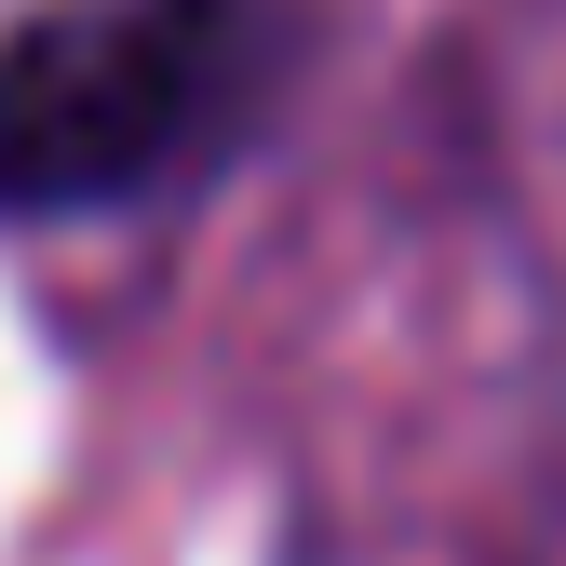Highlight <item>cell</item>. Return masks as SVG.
<instances>
[{
    "label": "cell",
    "mask_w": 566,
    "mask_h": 566,
    "mask_svg": "<svg viewBox=\"0 0 566 566\" xmlns=\"http://www.w3.org/2000/svg\"><path fill=\"white\" fill-rule=\"evenodd\" d=\"M243 0H54L0 41V217H95L176 176L243 95Z\"/></svg>",
    "instance_id": "6da1fadb"
}]
</instances>
